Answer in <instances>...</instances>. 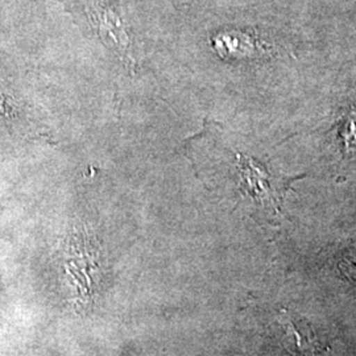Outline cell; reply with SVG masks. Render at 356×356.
Masks as SVG:
<instances>
[{"mask_svg": "<svg viewBox=\"0 0 356 356\" xmlns=\"http://www.w3.org/2000/svg\"><path fill=\"white\" fill-rule=\"evenodd\" d=\"M214 47L220 56L243 57L252 54L254 41L244 33L227 32L214 38Z\"/></svg>", "mask_w": 356, "mask_h": 356, "instance_id": "6da1fadb", "label": "cell"}, {"mask_svg": "<svg viewBox=\"0 0 356 356\" xmlns=\"http://www.w3.org/2000/svg\"><path fill=\"white\" fill-rule=\"evenodd\" d=\"M341 269L350 280H354L356 282V256L344 259L341 263Z\"/></svg>", "mask_w": 356, "mask_h": 356, "instance_id": "7a4b0ae2", "label": "cell"}]
</instances>
